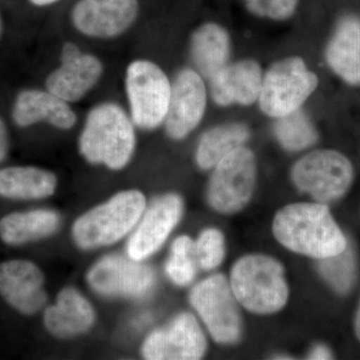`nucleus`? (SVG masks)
Instances as JSON below:
<instances>
[{
    "label": "nucleus",
    "instance_id": "nucleus-11",
    "mask_svg": "<svg viewBox=\"0 0 360 360\" xmlns=\"http://www.w3.org/2000/svg\"><path fill=\"white\" fill-rule=\"evenodd\" d=\"M207 94L198 71H180L172 84L169 105L165 124L167 134L175 141L186 139L198 127L206 110Z\"/></svg>",
    "mask_w": 360,
    "mask_h": 360
},
{
    "label": "nucleus",
    "instance_id": "nucleus-23",
    "mask_svg": "<svg viewBox=\"0 0 360 360\" xmlns=\"http://www.w3.org/2000/svg\"><path fill=\"white\" fill-rule=\"evenodd\" d=\"M60 217L47 210L14 212L0 219V238L8 245H25L58 231Z\"/></svg>",
    "mask_w": 360,
    "mask_h": 360
},
{
    "label": "nucleus",
    "instance_id": "nucleus-3",
    "mask_svg": "<svg viewBox=\"0 0 360 360\" xmlns=\"http://www.w3.org/2000/svg\"><path fill=\"white\" fill-rule=\"evenodd\" d=\"M229 283L238 303L253 314H276L288 302L283 266L266 255L240 258L232 267Z\"/></svg>",
    "mask_w": 360,
    "mask_h": 360
},
{
    "label": "nucleus",
    "instance_id": "nucleus-22",
    "mask_svg": "<svg viewBox=\"0 0 360 360\" xmlns=\"http://www.w3.org/2000/svg\"><path fill=\"white\" fill-rule=\"evenodd\" d=\"M58 179L49 170L33 167H13L0 170V196L18 200L49 198Z\"/></svg>",
    "mask_w": 360,
    "mask_h": 360
},
{
    "label": "nucleus",
    "instance_id": "nucleus-29",
    "mask_svg": "<svg viewBox=\"0 0 360 360\" xmlns=\"http://www.w3.org/2000/svg\"><path fill=\"white\" fill-rule=\"evenodd\" d=\"M248 11L260 18L286 20L295 13L298 0H245Z\"/></svg>",
    "mask_w": 360,
    "mask_h": 360
},
{
    "label": "nucleus",
    "instance_id": "nucleus-34",
    "mask_svg": "<svg viewBox=\"0 0 360 360\" xmlns=\"http://www.w3.org/2000/svg\"><path fill=\"white\" fill-rule=\"evenodd\" d=\"M30 1L34 4V6H44L54 4V2L58 1V0H30Z\"/></svg>",
    "mask_w": 360,
    "mask_h": 360
},
{
    "label": "nucleus",
    "instance_id": "nucleus-20",
    "mask_svg": "<svg viewBox=\"0 0 360 360\" xmlns=\"http://www.w3.org/2000/svg\"><path fill=\"white\" fill-rule=\"evenodd\" d=\"M331 70L348 84L360 85V20L347 16L338 23L326 47Z\"/></svg>",
    "mask_w": 360,
    "mask_h": 360
},
{
    "label": "nucleus",
    "instance_id": "nucleus-31",
    "mask_svg": "<svg viewBox=\"0 0 360 360\" xmlns=\"http://www.w3.org/2000/svg\"><path fill=\"white\" fill-rule=\"evenodd\" d=\"M80 54H82V51H79L77 45L68 42L63 46V52H61V63L72 60Z\"/></svg>",
    "mask_w": 360,
    "mask_h": 360
},
{
    "label": "nucleus",
    "instance_id": "nucleus-18",
    "mask_svg": "<svg viewBox=\"0 0 360 360\" xmlns=\"http://www.w3.org/2000/svg\"><path fill=\"white\" fill-rule=\"evenodd\" d=\"M13 117L20 127L46 122L59 129H70L77 122L75 111L65 101L41 90L20 92L14 103Z\"/></svg>",
    "mask_w": 360,
    "mask_h": 360
},
{
    "label": "nucleus",
    "instance_id": "nucleus-35",
    "mask_svg": "<svg viewBox=\"0 0 360 360\" xmlns=\"http://www.w3.org/2000/svg\"><path fill=\"white\" fill-rule=\"evenodd\" d=\"M1 32H2V21H1V18H0V34H1Z\"/></svg>",
    "mask_w": 360,
    "mask_h": 360
},
{
    "label": "nucleus",
    "instance_id": "nucleus-32",
    "mask_svg": "<svg viewBox=\"0 0 360 360\" xmlns=\"http://www.w3.org/2000/svg\"><path fill=\"white\" fill-rule=\"evenodd\" d=\"M309 359H331V352H329L328 347H324V345H317L315 347L312 352H310Z\"/></svg>",
    "mask_w": 360,
    "mask_h": 360
},
{
    "label": "nucleus",
    "instance_id": "nucleus-8",
    "mask_svg": "<svg viewBox=\"0 0 360 360\" xmlns=\"http://www.w3.org/2000/svg\"><path fill=\"white\" fill-rule=\"evenodd\" d=\"M257 167L250 149L241 146L225 156L214 167L208 186V202L220 213L238 212L252 198Z\"/></svg>",
    "mask_w": 360,
    "mask_h": 360
},
{
    "label": "nucleus",
    "instance_id": "nucleus-10",
    "mask_svg": "<svg viewBox=\"0 0 360 360\" xmlns=\"http://www.w3.org/2000/svg\"><path fill=\"white\" fill-rule=\"evenodd\" d=\"M206 340L193 314H180L167 328L149 335L142 355L149 360H195L205 354Z\"/></svg>",
    "mask_w": 360,
    "mask_h": 360
},
{
    "label": "nucleus",
    "instance_id": "nucleus-28",
    "mask_svg": "<svg viewBox=\"0 0 360 360\" xmlns=\"http://www.w3.org/2000/svg\"><path fill=\"white\" fill-rule=\"evenodd\" d=\"M198 264L205 270L217 269L225 255L224 238L221 232L214 229L203 231L195 243Z\"/></svg>",
    "mask_w": 360,
    "mask_h": 360
},
{
    "label": "nucleus",
    "instance_id": "nucleus-24",
    "mask_svg": "<svg viewBox=\"0 0 360 360\" xmlns=\"http://www.w3.org/2000/svg\"><path fill=\"white\" fill-rule=\"evenodd\" d=\"M250 136V129L243 123H226L207 130L196 149L198 167L205 170L214 168L225 156L245 146Z\"/></svg>",
    "mask_w": 360,
    "mask_h": 360
},
{
    "label": "nucleus",
    "instance_id": "nucleus-17",
    "mask_svg": "<svg viewBox=\"0 0 360 360\" xmlns=\"http://www.w3.org/2000/svg\"><path fill=\"white\" fill-rule=\"evenodd\" d=\"M96 321V312L89 300L75 288L59 292L54 305L44 311L45 328L58 338H70L87 333Z\"/></svg>",
    "mask_w": 360,
    "mask_h": 360
},
{
    "label": "nucleus",
    "instance_id": "nucleus-15",
    "mask_svg": "<svg viewBox=\"0 0 360 360\" xmlns=\"http://www.w3.org/2000/svg\"><path fill=\"white\" fill-rule=\"evenodd\" d=\"M44 274L28 260H9L0 264V295L20 314H37L46 303Z\"/></svg>",
    "mask_w": 360,
    "mask_h": 360
},
{
    "label": "nucleus",
    "instance_id": "nucleus-7",
    "mask_svg": "<svg viewBox=\"0 0 360 360\" xmlns=\"http://www.w3.org/2000/svg\"><path fill=\"white\" fill-rule=\"evenodd\" d=\"M125 84L136 127L150 130L165 122L172 84L160 66L149 60L134 61L127 68Z\"/></svg>",
    "mask_w": 360,
    "mask_h": 360
},
{
    "label": "nucleus",
    "instance_id": "nucleus-25",
    "mask_svg": "<svg viewBox=\"0 0 360 360\" xmlns=\"http://www.w3.org/2000/svg\"><path fill=\"white\" fill-rule=\"evenodd\" d=\"M274 131L281 146L288 151L309 148L319 139L314 123L302 108L277 118Z\"/></svg>",
    "mask_w": 360,
    "mask_h": 360
},
{
    "label": "nucleus",
    "instance_id": "nucleus-1",
    "mask_svg": "<svg viewBox=\"0 0 360 360\" xmlns=\"http://www.w3.org/2000/svg\"><path fill=\"white\" fill-rule=\"evenodd\" d=\"M272 231L293 252L324 259L347 248L345 234L323 203H293L279 210Z\"/></svg>",
    "mask_w": 360,
    "mask_h": 360
},
{
    "label": "nucleus",
    "instance_id": "nucleus-33",
    "mask_svg": "<svg viewBox=\"0 0 360 360\" xmlns=\"http://www.w3.org/2000/svg\"><path fill=\"white\" fill-rule=\"evenodd\" d=\"M354 328L355 335H356L357 338H359V340L360 341V303L359 309H357L356 317H355Z\"/></svg>",
    "mask_w": 360,
    "mask_h": 360
},
{
    "label": "nucleus",
    "instance_id": "nucleus-27",
    "mask_svg": "<svg viewBox=\"0 0 360 360\" xmlns=\"http://www.w3.org/2000/svg\"><path fill=\"white\" fill-rule=\"evenodd\" d=\"M322 276L338 292H347L356 277V258L354 250L347 245L342 252L321 259Z\"/></svg>",
    "mask_w": 360,
    "mask_h": 360
},
{
    "label": "nucleus",
    "instance_id": "nucleus-30",
    "mask_svg": "<svg viewBox=\"0 0 360 360\" xmlns=\"http://www.w3.org/2000/svg\"><path fill=\"white\" fill-rule=\"evenodd\" d=\"M8 151V135L4 120L0 117V163L6 160Z\"/></svg>",
    "mask_w": 360,
    "mask_h": 360
},
{
    "label": "nucleus",
    "instance_id": "nucleus-14",
    "mask_svg": "<svg viewBox=\"0 0 360 360\" xmlns=\"http://www.w3.org/2000/svg\"><path fill=\"white\" fill-rule=\"evenodd\" d=\"M182 212L184 202L177 194H167L153 201L129 239V257L141 262L160 250L179 224Z\"/></svg>",
    "mask_w": 360,
    "mask_h": 360
},
{
    "label": "nucleus",
    "instance_id": "nucleus-9",
    "mask_svg": "<svg viewBox=\"0 0 360 360\" xmlns=\"http://www.w3.org/2000/svg\"><path fill=\"white\" fill-rule=\"evenodd\" d=\"M189 300L213 340L225 345L238 340L241 335L240 312L226 277L217 274L196 284Z\"/></svg>",
    "mask_w": 360,
    "mask_h": 360
},
{
    "label": "nucleus",
    "instance_id": "nucleus-19",
    "mask_svg": "<svg viewBox=\"0 0 360 360\" xmlns=\"http://www.w3.org/2000/svg\"><path fill=\"white\" fill-rule=\"evenodd\" d=\"M103 70L98 58L82 53L51 72L46 79L47 90L66 103H75L97 84Z\"/></svg>",
    "mask_w": 360,
    "mask_h": 360
},
{
    "label": "nucleus",
    "instance_id": "nucleus-2",
    "mask_svg": "<svg viewBox=\"0 0 360 360\" xmlns=\"http://www.w3.org/2000/svg\"><path fill=\"white\" fill-rule=\"evenodd\" d=\"M135 143L134 125L127 113L116 104L104 103L87 116L79 150L90 163L120 170L131 160Z\"/></svg>",
    "mask_w": 360,
    "mask_h": 360
},
{
    "label": "nucleus",
    "instance_id": "nucleus-12",
    "mask_svg": "<svg viewBox=\"0 0 360 360\" xmlns=\"http://www.w3.org/2000/svg\"><path fill=\"white\" fill-rule=\"evenodd\" d=\"M87 281L101 295L141 297L153 288L155 274L150 267L139 264L136 260L108 257L92 267Z\"/></svg>",
    "mask_w": 360,
    "mask_h": 360
},
{
    "label": "nucleus",
    "instance_id": "nucleus-16",
    "mask_svg": "<svg viewBox=\"0 0 360 360\" xmlns=\"http://www.w3.org/2000/svg\"><path fill=\"white\" fill-rule=\"evenodd\" d=\"M262 66L252 59L229 63L210 78V94L219 106H248L258 101L262 90Z\"/></svg>",
    "mask_w": 360,
    "mask_h": 360
},
{
    "label": "nucleus",
    "instance_id": "nucleus-21",
    "mask_svg": "<svg viewBox=\"0 0 360 360\" xmlns=\"http://www.w3.org/2000/svg\"><path fill=\"white\" fill-rule=\"evenodd\" d=\"M191 53L198 73L210 79L229 63L231 35L219 23H205L191 37Z\"/></svg>",
    "mask_w": 360,
    "mask_h": 360
},
{
    "label": "nucleus",
    "instance_id": "nucleus-26",
    "mask_svg": "<svg viewBox=\"0 0 360 360\" xmlns=\"http://www.w3.org/2000/svg\"><path fill=\"white\" fill-rule=\"evenodd\" d=\"M196 264L195 243L186 236L175 239L165 266L168 277L177 285H187L195 277Z\"/></svg>",
    "mask_w": 360,
    "mask_h": 360
},
{
    "label": "nucleus",
    "instance_id": "nucleus-13",
    "mask_svg": "<svg viewBox=\"0 0 360 360\" xmlns=\"http://www.w3.org/2000/svg\"><path fill=\"white\" fill-rule=\"evenodd\" d=\"M139 14L137 0H80L72 22L87 37L111 39L129 30Z\"/></svg>",
    "mask_w": 360,
    "mask_h": 360
},
{
    "label": "nucleus",
    "instance_id": "nucleus-5",
    "mask_svg": "<svg viewBox=\"0 0 360 360\" xmlns=\"http://www.w3.org/2000/svg\"><path fill=\"white\" fill-rule=\"evenodd\" d=\"M319 77L298 56L281 59L264 75L260 110L269 117H283L300 110L319 86Z\"/></svg>",
    "mask_w": 360,
    "mask_h": 360
},
{
    "label": "nucleus",
    "instance_id": "nucleus-6",
    "mask_svg": "<svg viewBox=\"0 0 360 360\" xmlns=\"http://www.w3.org/2000/svg\"><path fill=\"white\" fill-rule=\"evenodd\" d=\"M293 184L319 202L340 198L354 179V168L345 155L330 149L314 150L296 161L291 170Z\"/></svg>",
    "mask_w": 360,
    "mask_h": 360
},
{
    "label": "nucleus",
    "instance_id": "nucleus-4",
    "mask_svg": "<svg viewBox=\"0 0 360 360\" xmlns=\"http://www.w3.org/2000/svg\"><path fill=\"white\" fill-rule=\"evenodd\" d=\"M146 205V196L141 191L115 194L75 221L72 229L75 243L82 250L113 245L134 229Z\"/></svg>",
    "mask_w": 360,
    "mask_h": 360
}]
</instances>
